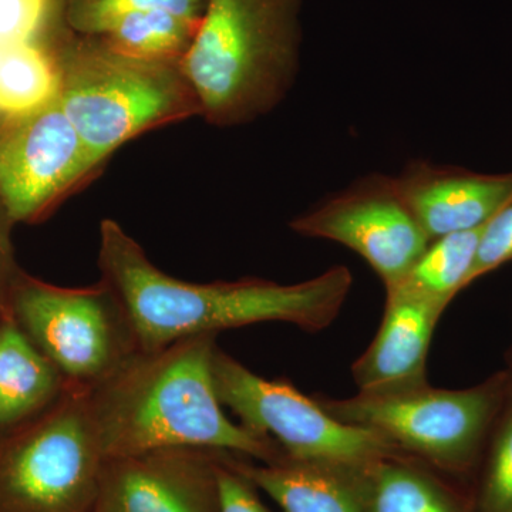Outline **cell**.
Here are the masks:
<instances>
[{
    "label": "cell",
    "mask_w": 512,
    "mask_h": 512,
    "mask_svg": "<svg viewBox=\"0 0 512 512\" xmlns=\"http://www.w3.org/2000/svg\"><path fill=\"white\" fill-rule=\"evenodd\" d=\"M201 20H191L165 10L124 13L104 22L97 37L113 52L151 60L180 62L197 35Z\"/></svg>",
    "instance_id": "e0dca14e"
},
{
    "label": "cell",
    "mask_w": 512,
    "mask_h": 512,
    "mask_svg": "<svg viewBox=\"0 0 512 512\" xmlns=\"http://www.w3.org/2000/svg\"><path fill=\"white\" fill-rule=\"evenodd\" d=\"M12 308L69 386L93 389L140 352L119 301L101 281L67 289L28 279L13 291Z\"/></svg>",
    "instance_id": "ba28073f"
},
{
    "label": "cell",
    "mask_w": 512,
    "mask_h": 512,
    "mask_svg": "<svg viewBox=\"0 0 512 512\" xmlns=\"http://www.w3.org/2000/svg\"><path fill=\"white\" fill-rule=\"evenodd\" d=\"M97 168L59 99L0 126V208L10 222L36 220Z\"/></svg>",
    "instance_id": "9c48e42d"
},
{
    "label": "cell",
    "mask_w": 512,
    "mask_h": 512,
    "mask_svg": "<svg viewBox=\"0 0 512 512\" xmlns=\"http://www.w3.org/2000/svg\"><path fill=\"white\" fill-rule=\"evenodd\" d=\"M99 265L101 282L116 296L144 353L254 323L284 322L320 332L338 318L353 286L352 272L342 265L292 285L254 278L180 281L158 269L113 220L101 222Z\"/></svg>",
    "instance_id": "6da1fadb"
},
{
    "label": "cell",
    "mask_w": 512,
    "mask_h": 512,
    "mask_svg": "<svg viewBox=\"0 0 512 512\" xmlns=\"http://www.w3.org/2000/svg\"><path fill=\"white\" fill-rule=\"evenodd\" d=\"M50 8L52 0H0V45L35 42Z\"/></svg>",
    "instance_id": "603a6c76"
},
{
    "label": "cell",
    "mask_w": 512,
    "mask_h": 512,
    "mask_svg": "<svg viewBox=\"0 0 512 512\" xmlns=\"http://www.w3.org/2000/svg\"><path fill=\"white\" fill-rule=\"evenodd\" d=\"M394 180L430 241L483 227L512 198V173L481 174L416 160Z\"/></svg>",
    "instance_id": "7c38bea8"
},
{
    "label": "cell",
    "mask_w": 512,
    "mask_h": 512,
    "mask_svg": "<svg viewBox=\"0 0 512 512\" xmlns=\"http://www.w3.org/2000/svg\"><path fill=\"white\" fill-rule=\"evenodd\" d=\"M301 0H208L180 67L218 127L239 126L284 99L298 70Z\"/></svg>",
    "instance_id": "3957f363"
},
{
    "label": "cell",
    "mask_w": 512,
    "mask_h": 512,
    "mask_svg": "<svg viewBox=\"0 0 512 512\" xmlns=\"http://www.w3.org/2000/svg\"><path fill=\"white\" fill-rule=\"evenodd\" d=\"M212 377L222 406L252 433L274 441L291 460L357 470L387 454L402 453L372 431L336 420L315 397L305 396L285 379L256 375L218 348Z\"/></svg>",
    "instance_id": "52a82bcc"
},
{
    "label": "cell",
    "mask_w": 512,
    "mask_h": 512,
    "mask_svg": "<svg viewBox=\"0 0 512 512\" xmlns=\"http://www.w3.org/2000/svg\"><path fill=\"white\" fill-rule=\"evenodd\" d=\"M362 512H473L436 470L404 453L352 471Z\"/></svg>",
    "instance_id": "5bb4252c"
},
{
    "label": "cell",
    "mask_w": 512,
    "mask_h": 512,
    "mask_svg": "<svg viewBox=\"0 0 512 512\" xmlns=\"http://www.w3.org/2000/svg\"><path fill=\"white\" fill-rule=\"evenodd\" d=\"M0 439V512H92L106 456L89 389L62 394Z\"/></svg>",
    "instance_id": "8992f818"
},
{
    "label": "cell",
    "mask_w": 512,
    "mask_h": 512,
    "mask_svg": "<svg viewBox=\"0 0 512 512\" xmlns=\"http://www.w3.org/2000/svg\"><path fill=\"white\" fill-rule=\"evenodd\" d=\"M215 338L208 333L156 352H138L119 372L89 389L107 460L160 448L220 451L258 463L285 457L274 441L222 412L212 377Z\"/></svg>",
    "instance_id": "7a4b0ae2"
},
{
    "label": "cell",
    "mask_w": 512,
    "mask_h": 512,
    "mask_svg": "<svg viewBox=\"0 0 512 512\" xmlns=\"http://www.w3.org/2000/svg\"><path fill=\"white\" fill-rule=\"evenodd\" d=\"M59 60L35 42L0 45V119L28 116L59 99Z\"/></svg>",
    "instance_id": "ac0fdd59"
},
{
    "label": "cell",
    "mask_w": 512,
    "mask_h": 512,
    "mask_svg": "<svg viewBox=\"0 0 512 512\" xmlns=\"http://www.w3.org/2000/svg\"><path fill=\"white\" fill-rule=\"evenodd\" d=\"M512 261V198L485 225L467 286Z\"/></svg>",
    "instance_id": "7402d4cb"
},
{
    "label": "cell",
    "mask_w": 512,
    "mask_h": 512,
    "mask_svg": "<svg viewBox=\"0 0 512 512\" xmlns=\"http://www.w3.org/2000/svg\"><path fill=\"white\" fill-rule=\"evenodd\" d=\"M443 303L402 286L386 288L379 332L352 365L360 393H386L427 383L426 362Z\"/></svg>",
    "instance_id": "4fadbf2b"
},
{
    "label": "cell",
    "mask_w": 512,
    "mask_h": 512,
    "mask_svg": "<svg viewBox=\"0 0 512 512\" xmlns=\"http://www.w3.org/2000/svg\"><path fill=\"white\" fill-rule=\"evenodd\" d=\"M296 234L329 239L372 266L384 288L397 284L430 244L396 180L372 174L291 222Z\"/></svg>",
    "instance_id": "30bf717a"
},
{
    "label": "cell",
    "mask_w": 512,
    "mask_h": 512,
    "mask_svg": "<svg viewBox=\"0 0 512 512\" xmlns=\"http://www.w3.org/2000/svg\"><path fill=\"white\" fill-rule=\"evenodd\" d=\"M237 457L224 454L218 464V512H272L262 503L258 488L238 470Z\"/></svg>",
    "instance_id": "cb8c5ba5"
},
{
    "label": "cell",
    "mask_w": 512,
    "mask_h": 512,
    "mask_svg": "<svg viewBox=\"0 0 512 512\" xmlns=\"http://www.w3.org/2000/svg\"><path fill=\"white\" fill-rule=\"evenodd\" d=\"M511 382V375L501 373L464 390L424 383L396 392L315 399L336 420L372 431L407 456L443 474H463L477 463Z\"/></svg>",
    "instance_id": "5b68a950"
},
{
    "label": "cell",
    "mask_w": 512,
    "mask_h": 512,
    "mask_svg": "<svg viewBox=\"0 0 512 512\" xmlns=\"http://www.w3.org/2000/svg\"><path fill=\"white\" fill-rule=\"evenodd\" d=\"M8 259V242H6L5 232H3L2 225H0V275H2L3 268Z\"/></svg>",
    "instance_id": "d4e9b609"
},
{
    "label": "cell",
    "mask_w": 512,
    "mask_h": 512,
    "mask_svg": "<svg viewBox=\"0 0 512 512\" xmlns=\"http://www.w3.org/2000/svg\"><path fill=\"white\" fill-rule=\"evenodd\" d=\"M66 382L15 322L0 326V429L42 412Z\"/></svg>",
    "instance_id": "2e32d148"
},
{
    "label": "cell",
    "mask_w": 512,
    "mask_h": 512,
    "mask_svg": "<svg viewBox=\"0 0 512 512\" xmlns=\"http://www.w3.org/2000/svg\"><path fill=\"white\" fill-rule=\"evenodd\" d=\"M224 454L160 448L104 463L92 512H218Z\"/></svg>",
    "instance_id": "8fae6325"
},
{
    "label": "cell",
    "mask_w": 512,
    "mask_h": 512,
    "mask_svg": "<svg viewBox=\"0 0 512 512\" xmlns=\"http://www.w3.org/2000/svg\"><path fill=\"white\" fill-rule=\"evenodd\" d=\"M490 433L473 512H512V382Z\"/></svg>",
    "instance_id": "ffe728a7"
},
{
    "label": "cell",
    "mask_w": 512,
    "mask_h": 512,
    "mask_svg": "<svg viewBox=\"0 0 512 512\" xmlns=\"http://www.w3.org/2000/svg\"><path fill=\"white\" fill-rule=\"evenodd\" d=\"M208 0H67L66 19L74 32L93 36L116 16L140 10H165L191 20H201Z\"/></svg>",
    "instance_id": "44dd1931"
},
{
    "label": "cell",
    "mask_w": 512,
    "mask_h": 512,
    "mask_svg": "<svg viewBox=\"0 0 512 512\" xmlns=\"http://www.w3.org/2000/svg\"><path fill=\"white\" fill-rule=\"evenodd\" d=\"M485 225L433 239L407 274L392 286L450 305L467 288Z\"/></svg>",
    "instance_id": "d6986e66"
},
{
    "label": "cell",
    "mask_w": 512,
    "mask_h": 512,
    "mask_svg": "<svg viewBox=\"0 0 512 512\" xmlns=\"http://www.w3.org/2000/svg\"><path fill=\"white\" fill-rule=\"evenodd\" d=\"M235 463L281 512H362L353 470L288 457L274 463L237 457Z\"/></svg>",
    "instance_id": "9a60e30c"
},
{
    "label": "cell",
    "mask_w": 512,
    "mask_h": 512,
    "mask_svg": "<svg viewBox=\"0 0 512 512\" xmlns=\"http://www.w3.org/2000/svg\"><path fill=\"white\" fill-rule=\"evenodd\" d=\"M56 57L60 106L97 167L140 134L201 114L180 62L120 55L92 36L70 40Z\"/></svg>",
    "instance_id": "277c9868"
}]
</instances>
